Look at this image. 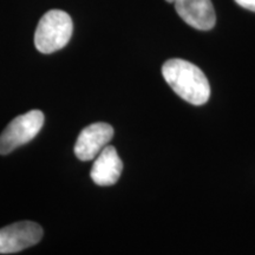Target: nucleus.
I'll list each match as a JSON object with an SVG mask.
<instances>
[{
  "instance_id": "nucleus-1",
  "label": "nucleus",
  "mask_w": 255,
  "mask_h": 255,
  "mask_svg": "<svg viewBox=\"0 0 255 255\" xmlns=\"http://www.w3.org/2000/svg\"><path fill=\"white\" fill-rule=\"evenodd\" d=\"M162 75L182 100L193 105H202L210 97V85L202 70L184 59H169L162 66Z\"/></svg>"
},
{
  "instance_id": "nucleus-2",
  "label": "nucleus",
  "mask_w": 255,
  "mask_h": 255,
  "mask_svg": "<svg viewBox=\"0 0 255 255\" xmlns=\"http://www.w3.org/2000/svg\"><path fill=\"white\" fill-rule=\"evenodd\" d=\"M72 31L71 17L60 9H51L38 23L34 33V45L41 53H53L69 43Z\"/></svg>"
},
{
  "instance_id": "nucleus-3",
  "label": "nucleus",
  "mask_w": 255,
  "mask_h": 255,
  "mask_svg": "<svg viewBox=\"0 0 255 255\" xmlns=\"http://www.w3.org/2000/svg\"><path fill=\"white\" fill-rule=\"evenodd\" d=\"M43 124L44 114L40 110H31L15 117L0 133V155H7L18 146L32 141Z\"/></svg>"
},
{
  "instance_id": "nucleus-4",
  "label": "nucleus",
  "mask_w": 255,
  "mask_h": 255,
  "mask_svg": "<svg viewBox=\"0 0 255 255\" xmlns=\"http://www.w3.org/2000/svg\"><path fill=\"white\" fill-rule=\"evenodd\" d=\"M43 238V228L36 222L20 221L0 229V254L18 253L34 246Z\"/></svg>"
},
{
  "instance_id": "nucleus-5",
  "label": "nucleus",
  "mask_w": 255,
  "mask_h": 255,
  "mask_svg": "<svg viewBox=\"0 0 255 255\" xmlns=\"http://www.w3.org/2000/svg\"><path fill=\"white\" fill-rule=\"evenodd\" d=\"M114 137V129L108 123H94L79 133L75 144V154L81 161H91L103 150Z\"/></svg>"
},
{
  "instance_id": "nucleus-6",
  "label": "nucleus",
  "mask_w": 255,
  "mask_h": 255,
  "mask_svg": "<svg viewBox=\"0 0 255 255\" xmlns=\"http://www.w3.org/2000/svg\"><path fill=\"white\" fill-rule=\"evenodd\" d=\"M175 5L176 12L191 27L208 31L215 26L216 14L212 0H167Z\"/></svg>"
},
{
  "instance_id": "nucleus-7",
  "label": "nucleus",
  "mask_w": 255,
  "mask_h": 255,
  "mask_svg": "<svg viewBox=\"0 0 255 255\" xmlns=\"http://www.w3.org/2000/svg\"><path fill=\"white\" fill-rule=\"evenodd\" d=\"M123 163L113 145H107L95 159L90 176L96 184L102 187L113 186L122 174Z\"/></svg>"
},
{
  "instance_id": "nucleus-8",
  "label": "nucleus",
  "mask_w": 255,
  "mask_h": 255,
  "mask_svg": "<svg viewBox=\"0 0 255 255\" xmlns=\"http://www.w3.org/2000/svg\"><path fill=\"white\" fill-rule=\"evenodd\" d=\"M235 1H237V4L240 5L241 7L255 12V0H235Z\"/></svg>"
}]
</instances>
